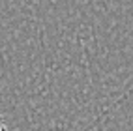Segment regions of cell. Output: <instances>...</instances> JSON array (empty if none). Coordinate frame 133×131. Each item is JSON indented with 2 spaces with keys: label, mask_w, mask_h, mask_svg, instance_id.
<instances>
[{
  "label": "cell",
  "mask_w": 133,
  "mask_h": 131,
  "mask_svg": "<svg viewBox=\"0 0 133 131\" xmlns=\"http://www.w3.org/2000/svg\"><path fill=\"white\" fill-rule=\"evenodd\" d=\"M0 131H8V127H6V122L2 120V116H0Z\"/></svg>",
  "instance_id": "cell-1"
}]
</instances>
